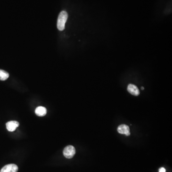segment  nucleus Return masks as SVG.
Returning <instances> with one entry per match:
<instances>
[{"mask_svg": "<svg viewBox=\"0 0 172 172\" xmlns=\"http://www.w3.org/2000/svg\"><path fill=\"white\" fill-rule=\"evenodd\" d=\"M159 172H166V170L164 167H161L159 169Z\"/></svg>", "mask_w": 172, "mask_h": 172, "instance_id": "1a4fd4ad", "label": "nucleus"}, {"mask_svg": "<svg viewBox=\"0 0 172 172\" xmlns=\"http://www.w3.org/2000/svg\"><path fill=\"white\" fill-rule=\"evenodd\" d=\"M6 125L7 129L8 130V131L13 132L19 126V123L16 121H10L7 122Z\"/></svg>", "mask_w": 172, "mask_h": 172, "instance_id": "39448f33", "label": "nucleus"}, {"mask_svg": "<svg viewBox=\"0 0 172 172\" xmlns=\"http://www.w3.org/2000/svg\"><path fill=\"white\" fill-rule=\"evenodd\" d=\"M9 76V74L6 71L0 69V80L2 81L6 80Z\"/></svg>", "mask_w": 172, "mask_h": 172, "instance_id": "6e6552de", "label": "nucleus"}, {"mask_svg": "<svg viewBox=\"0 0 172 172\" xmlns=\"http://www.w3.org/2000/svg\"><path fill=\"white\" fill-rule=\"evenodd\" d=\"M18 167L15 164H7L3 167L0 172H17Z\"/></svg>", "mask_w": 172, "mask_h": 172, "instance_id": "7ed1b4c3", "label": "nucleus"}, {"mask_svg": "<svg viewBox=\"0 0 172 172\" xmlns=\"http://www.w3.org/2000/svg\"><path fill=\"white\" fill-rule=\"evenodd\" d=\"M141 89H142V90H143V89H144V87H142Z\"/></svg>", "mask_w": 172, "mask_h": 172, "instance_id": "9d476101", "label": "nucleus"}, {"mask_svg": "<svg viewBox=\"0 0 172 172\" xmlns=\"http://www.w3.org/2000/svg\"><path fill=\"white\" fill-rule=\"evenodd\" d=\"M76 153V150L74 146L69 145L64 148L63 151V154L64 156L67 159L73 158Z\"/></svg>", "mask_w": 172, "mask_h": 172, "instance_id": "f03ea898", "label": "nucleus"}, {"mask_svg": "<svg viewBox=\"0 0 172 172\" xmlns=\"http://www.w3.org/2000/svg\"><path fill=\"white\" fill-rule=\"evenodd\" d=\"M127 90H128V92L134 96H137L140 94V91H139L138 88H137V86L134 85H133V84H129L128 86Z\"/></svg>", "mask_w": 172, "mask_h": 172, "instance_id": "423d86ee", "label": "nucleus"}, {"mask_svg": "<svg viewBox=\"0 0 172 172\" xmlns=\"http://www.w3.org/2000/svg\"><path fill=\"white\" fill-rule=\"evenodd\" d=\"M68 18L67 12L63 11L60 13L57 19V27L59 31H63L65 29V23Z\"/></svg>", "mask_w": 172, "mask_h": 172, "instance_id": "f257e3e1", "label": "nucleus"}, {"mask_svg": "<svg viewBox=\"0 0 172 172\" xmlns=\"http://www.w3.org/2000/svg\"><path fill=\"white\" fill-rule=\"evenodd\" d=\"M117 131H118V132L120 134H125L126 136H129L130 135L129 127L125 124H122V125H120L118 127Z\"/></svg>", "mask_w": 172, "mask_h": 172, "instance_id": "20e7f679", "label": "nucleus"}, {"mask_svg": "<svg viewBox=\"0 0 172 172\" xmlns=\"http://www.w3.org/2000/svg\"><path fill=\"white\" fill-rule=\"evenodd\" d=\"M35 114L38 116H44L47 114V109L44 107L39 106V107L36 108L35 110Z\"/></svg>", "mask_w": 172, "mask_h": 172, "instance_id": "0eeeda50", "label": "nucleus"}]
</instances>
